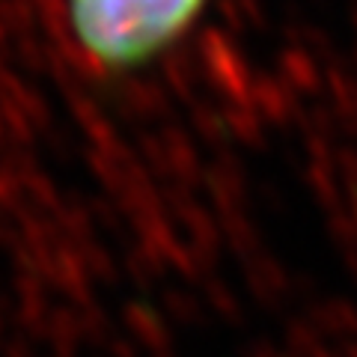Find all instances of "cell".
<instances>
[{
  "label": "cell",
  "mask_w": 357,
  "mask_h": 357,
  "mask_svg": "<svg viewBox=\"0 0 357 357\" xmlns=\"http://www.w3.org/2000/svg\"><path fill=\"white\" fill-rule=\"evenodd\" d=\"M208 0H66L81 54L107 75H126L167 54Z\"/></svg>",
  "instance_id": "6da1fadb"
}]
</instances>
